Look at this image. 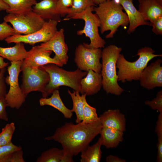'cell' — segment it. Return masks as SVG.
<instances>
[{
    "label": "cell",
    "instance_id": "12",
    "mask_svg": "<svg viewBox=\"0 0 162 162\" xmlns=\"http://www.w3.org/2000/svg\"><path fill=\"white\" fill-rule=\"evenodd\" d=\"M38 46L42 49L53 52L55 54L53 58L63 65L67 64L68 58V49L65 41L63 28L58 30L50 40L41 43Z\"/></svg>",
    "mask_w": 162,
    "mask_h": 162
},
{
    "label": "cell",
    "instance_id": "23",
    "mask_svg": "<svg viewBox=\"0 0 162 162\" xmlns=\"http://www.w3.org/2000/svg\"><path fill=\"white\" fill-rule=\"evenodd\" d=\"M37 162H72L73 157L65 154L62 149L56 148L49 149L42 152Z\"/></svg>",
    "mask_w": 162,
    "mask_h": 162
},
{
    "label": "cell",
    "instance_id": "29",
    "mask_svg": "<svg viewBox=\"0 0 162 162\" xmlns=\"http://www.w3.org/2000/svg\"><path fill=\"white\" fill-rule=\"evenodd\" d=\"M21 149V146H17L12 142L6 145L0 146V162H10L13 153Z\"/></svg>",
    "mask_w": 162,
    "mask_h": 162
},
{
    "label": "cell",
    "instance_id": "30",
    "mask_svg": "<svg viewBox=\"0 0 162 162\" xmlns=\"http://www.w3.org/2000/svg\"><path fill=\"white\" fill-rule=\"evenodd\" d=\"M14 122L6 124L0 132V146L11 142L13 134L15 130Z\"/></svg>",
    "mask_w": 162,
    "mask_h": 162
},
{
    "label": "cell",
    "instance_id": "37",
    "mask_svg": "<svg viewBox=\"0 0 162 162\" xmlns=\"http://www.w3.org/2000/svg\"><path fill=\"white\" fill-rule=\"evenodd\" d=\"M8 105L5 98H0V119L4 121L8 120V115L6 110Z\"/></svg>",
    "mask_w": 162,
    "mask_h": 162
},
{
    "label": "cell",
    "instance_id": "15",
    "mask_svg": "<svg viewBox=\"0 0 162 162\" xmlns=\"http://www.w3.org/2000/svg\"><path fill=\"white\" fill-rule=\"evenodd\" d=\"M125 10L129 20V25L127 33L130 34L136 28L141 25H149L150 22L146 21L133 4V0H115Z\"/></svg>",
    "mask_w": 162,
    "mask_h": 162
},
{
    "label": "cell",
    "instance_id": "21",
    "mask_svg": "<svg viewBox=\"0 0 162 162\" xmlns=\"http://www.w3.org/2000/svg\"><path fill=\"white\" fill-rule=\"evenodd\" d=\"M49 98H41L39 100L41 106L47 105L51 106L61 112L64 117L70 118L73 116V112L65 105L60 97L58 89L55 90L52 93Z\"/></svg>",
    "mask_w": 162,
    "mask_h": 162
},
{
    "label": "cell",
    "instance_id": "5",
    "mask_svg": "<svg viewBox=\"0 0 162 162\" xmlns=\"http://www.w3.org/2000/svg\"><path fill=\"white\" fill-rule=\"evenodd\" d=\"M42 67L48 73L50 77L42 98H47L54 90L61 86H68L74 91L80 92L81 80L86 76L87 72L82 71L78 68L75 71H68L53 64Z\"/></svg>",
    "mask_w": 162,
    "mask_h": 162
},
{
    "label": "cell",
    "instance_id": "11",
    "mask_svg": "<svg viewBox=\"0 0 162 162\" xmlns=\"http://www.w3.org/2000/svg\"><path fill=\"white\" fill-rule=\"evenodd\" d=\"M58 22L54 20L46 21L39 30L27 34H16L10 36L4 40L8 43L22 42L33 45L39 42H46L50 40L58 31Z\"/></svg>",
    "mask_w": 162,
    "mask_h": 162
},
{
    "label": "cell",
    "instance_id": "24",
    "mask_svg": "<svg viewBox=\"0 0 162 162\" xmlns=\"http://www.w3.org/2000/svg\"><path fill=\"white\" fill-rule=\"evenodd\" d=\"M101 146V141L100 137L96 143L92 146L89 145L81 152L80 162H100L102 154Z\"/></svg>",
    "mask_w": 162,
    "mask_h": 162
},
{
    "label": "cell",
    "instance_id": "17",
    "mask_svg": "<svg viewBox=\"0 0 162 162\" xmlns=\"http://www.w3.org/2000/svg\"><path fill=\"white\" fill-rule=\"evenodd\" d=\"M102 77L101 73H96L92 70H88L85 77L80 82V93L90 96L98 93L102 86Z\"/></svg>",
    "mask_w": 162,
    "mask_h": 162
},
{
    "label": "cell",
    "instance_id": "2",
    "mask_svg": "<svg viewBox=\"0 0 162 162\" xmlns=\"http://www.w3.org/2000/svg\"><path fill=\"white\" fill-rule=\"evenodd\" d=\"M94 8L93 11L98 16L100 22L101 34L110 31L106 38H111L120 26L125 27L129 24L127 14L123 11L122 7L115 0H109Z\"/></svg>",
    "mask_w": 162,
    "mask_h": 162
},
{
    "label": "cell",
    "instance_id": "8",
    "mask_svg": "<svg viewBox=\"0 0 162 162\" xmlns=\"http://www.w3.org/2000/svg\"><path fill=\"white\" fill-rule=\"evenodd\" d=\"M22 62H11V65L8 67L9 75L5 78V82L9 85L10 88L5 98L8 106L11 108L19 109L25 102L26 97L23 93L18 81Z\"/></svg>",
    "mask_w": 162,
    "mask_h": 162
},
{
    "label": "cell",
    "instance_id": "32",
    "mask_svg": "<svg viewBox=\"0 0 162 162\" xmlns=\"http://www.w3.org/2000/svg\"><path fill=\"white\" fill-rule=\"evenodd\" d=\"M145 104L153 110H157L159 113H162V91L158 92L156 97L151 100H146Z\"/></svg>",
    "mask_w": 162,
    "mask_h": 162
},
{
    "label": "cell",
    "instance_id": "19",
    "mask_svg": "<svg viewBox=\"0 0 162 162\" xmlns=\"http://www.w3.org/2000/svg\"><path fill=\"white\" fill-rule=\"evenodd\" d=\"M138 10L146 21L153 22L162 16V6L155 0H138Z\"/></svg>",
    "mask_w": 162,
    "mask_h": 162
},
{
    "label": "cell",
    "instance_id": "36",
    "mask_svg": "<svg viewBox=\"0 0 162 162\" xmlns=\"http://www.w3.org/2000/svg\"><path fill=\"white\" fill-rule=\"evenodd\" d=\"M152 27V31L157 35L162 34V16H160L153 22L150 23Z\"/></svg>",
    "mask_w": 162,
    "mask_h": 162
},
{
    "label": "cell",
    "instance_id": "27",
    "mask_svg": "<svg viewBox=\"0 0 162 162\" xmlns=\"http://www.w3.org/2000/svg\"><path fill=\"white\" fill-rule=\"evenodd\" d=\"M95 5L91 0H74L73 5L70 8V13L64 20H70L75 14L82 12L89 7H94Z\"/></svg>",
    "mask_w": 162,
    "mask_h": 162
},
{
    "label": "cell",
    "instance_id": "41",
    "mask_svg": "<svg viewBox=\"0 0 162 162\" xmlns=\"http://www.w3.org/2000/svg\"><path fill=\"white\" fill-rule=\"evenodd\" d=\"M8 63L5 62L4 58L0 56V69L5 68L8 65Z\"/></svg>",
    "mask_w": 162,
    "mask_h": 162
},
{
    "label": "cell",
    "instance_id": "38",
    "mask_svg": "<svg viewBox=\"0 0 162 162\" xmlns=\"http://www.w3.org/2000/svg\"><path fill=\"white\" fill-rule=\"evenodd\" d=\"M23 152L22 149L17 150L13 153L10 162H24L23 157Z\"/></svg>",
    "mask_w": 162,
    "mask_h": 162
},
{
    "label": "cell",
    "instance_id": "9",
    "mask_svg": "<svg viewBox=\"0 0 162 162\" xmlns=\"http://www.w3.org/2000/svg\"><path fill=\"white\" fill-rule=\"evenodd\" d=\"M4 21L10 23L18 34H27L40 29L46 22L32 10L18 14H8Z\"/></svg>",
    "mask_w": 162,
    "mask_h": 162
},
{
    "label": "cell",
    "instance_id": "40",
    "mask_svg": "<svg viewBox=\"0 0 162 162\" xmlns=\"http://www.w3.org/2000/svg\"><path fill=\"white\" fill-rule=\"evenodd\" d=\"M9 7L3 0H0V11L7 10Z\"/></svg>",
    "mask_w": 162,
    "mask_h": 162
},
{
    "label": "cell",
    "instance_id": "31",
    "mask_svg": "<svg viewBox=\"0 0 162 162\" xmlns=\"http://www.w3.org/2000/svg\"><path fill=\"white\" fill-rule=\"evenodd\" d=\"M74 0H58L56 10L61 16L64 17L70 12V8L73 5Z\"/></svg>",
    "mask_w": 162,
    "mask_h": 162
},
{
    "label": "cell",
    "instance_id": "16",
    "mask_svg": "<svg viewBox=\"0 0 162 162\" xmlns=\"http://www.w3.org/2000/svg\"><path fill=\"white\" fill-rule=\"evenodd\" d=\"M99 117L102 127H108L123 132L126 130L125 116L119 110H109Z\"/></svg>",
    "mask_w": 162,
    "mask_h": 162
},
{
    "label": "cell",
    "instance_id": "4",
    "mask_svg": "<svg viewBox=\"0 0 162 162\" xmlns=\"http://www.w3.org/2000/svg\"><path fill=\"white\" fill-rule=\"evenodd\" d=\"M152 48L144 47L139 50L136 56L138 58L134 62L127 61L122 54H120L117 59L116 66L118 81L124 82L126 81L139 80L144 69L148 62L154 58L162 57V54H155Z\"/></svg>",
    "mask_w": 162,
    "mask_h": 162
},
{
    "label": "cell",
    "instance_id": "42",
    "mask_svg": "<svg viewBox=\"0 0 162 162\" xmlns=\"http://www.w3.org/2000/svg\"><path fill=\"white\" fill-rule=\"evenodd\" d=\"M95 5H99L109 0H91Z\"/></svg>",
    "mask_w": 162,
    "mask_h": 162
},
{
    "label": "cell",
    "instance_id": "34",
    "mask_svg": "<svg viewBox=\"0 0 162 162\" xmlns=\"http://www.w3.org/2000/svg\"><path fill=\"white\" fill-rule=\"evenodd\" d=\"M155 132L158 137V151L160 152L162 151V113H159L158 115L156 122Z\"/></svg>",
    "mask_w": 162,
    "mask_h": 162
},
{
    "label": "cell",
    "instance_id": "20",
    "mask_svg": "<svg viewBox=\"0 0 162 162\" xmlns=\"http://www.w3.org/2000/svg\"><path fill=\"white\" fill-rule=\"evenodd\" d=\"M99 134L102 146L107 148L116 147L124 139V132L108 127H102Z\"/></svg>",
    "mask_w": 162,
    "mask_h": 162
},
{
    "label": "cell",
    "instance_id": "43",
    "mask_svg": "<svg viewBox=\"0 0 162 162\" xmlns=\"http://www.w3.org/2000/svg\"><path fill=\"white\" fill-rule=\"evenodd\" d=\"M160 4L162 6V0H155Z\"/></svg>",
    "mask_w": 162,
    "mask_h": 162
},
{
    "label": "cell",
    "instance_id": "14",
    "mask_svg": "<svg viewBox=\"0 0 162 162\" xmlns=\"http://www.w3.org/2000/svg\"><path fill=\"white\" fill-rule=\"evenodd\" d=\"M52 52L42 49L38 46H34L28 51V54L23 60L22 64L36 68L50 64L62 67L63 65L62 63L50 57Z\"/></svg>",
    "mask_w": 162,
    "mask_h": 162
},
{
    "label": "cell",
    "instance_id": "18",
    "mask_svg": "<svg viewBox=\"0 0 162 162\" xmlns=\"http://www.w3.org/2000/svg\"><path fill=\"white\" fill-rule=\"evenodd\" d=\"M58 0H42L32 7V11L41 18L59 22L60 16L57 13L56 6Z\"/></svg>",
    "mask_w": 162,
    "mask_h": 162
},
{
    "label": "cell",
    "instance_id": "28",
    "mask_svg": "<svg viewBox=\"0 0 162 162\" xmlns=\"http://www.w3.org/2000/svg\"><path fill=\"white\" fill-rule=\"evenodd\" d=\"M100 120L96 109L89 105L86 100L84 102L83 119L81 122L85 124H91Z\"/></svg>",
    "mask_w": 162,
    "mask_h": 162
},
{
    "label": "cell",
    "instance_id": "25",
    "mask_svg": "<svg viewBox=\"0 0 162 162\" xmlns=\"http://www.w3.org/2000/svg\"><path fill=\"white\" fill-rule=\"evenodd\" d=\"M9 8L6 11L8 14H18L32 10L36 0H3Z\"/></svg>",
    "mask_w": 162,
    "mask_h": 162
},
{
    "label": "cell",
    "instance_id": "3",
    "mask_svg": "<svg viewBox=\"0 0 162 162\" xmlns=\"http://www.w3.org/2000/svg\"><path fill=\"white\" fill-rule=\"evenodd\" d=\"M122 49L111 44L102 51V87L107 94L120 95L124 90L118 83L116 64Z\"/></svg>",
    "mask_w": 162,
    "mask_h": 162
},
{
    "label": "cell",
    "instance_id": "13",
    "mask_svg": "<svg viewBox=\"0 0 162 162\" xmlns=\"http://www.w3.org/2000/svg\"><path fill=\"white\" fill-rule=\"evenodd\" d=\"M162 63L158 59L146 67L139 80L142 87L148 90L162 87Z\"/></svg>",
    "mask_w": 162,
    "mask_h": 162
},
{
    "label": "cell",
    "instance_id": "7",
    "mask_svg": "<svg viewBox=\"0 0 162 162\" xmlns=\"http://www.w3.org/2000/svg\"><path fill=\"white\" fill-rule=\"evenodd\" d=\"M22 84L21 86L23 93L26 96L33 91H39L42 95L48 83L50 77L42 66L38 68L28 67L22 64Z\"/></svg>",
    "mask_w": 162,
    "mask_h": 162
},
{
    "label": "cell",
    "instance_id": "1",
    "mask_svg": "<svg viewBox=\"0 0 162 162\" xmlns=\"http://www.w3.org/2000/svg\"><path fill=\"white\" fill-rule=\"evenodd\" d=\"M102 128L100 120L91 124L66 122L58 128L52 135L44 140L58 142L65 154L73 157L86 148L100 134Z\"/></svg>",
    "mask_w": 162,
    "mask_h": 162
},
{
    "label": "cell",
    "instance_id": "10",
    "mask_svg": "<svg viewBox=\"0 0 162 162\" xmlns=\"http://www.w3.org/2000/svg\"><path fill=\"white\" fill-rule=\"evenodd\" d=\"M102 50L100 48H89L84 43L76 47L74 62L78 69L87 72L90 70L100 73L102 64L100 62Z\"/></svg>",
    "mask_w": 162,
    "mask_h": 162
},
{
    "label": "cell",
    "instance_id": "6",
    "mask_svg": "<svg viewBox=\"0 0 162 162\" xmlns=\"http://www.w3.org/2000/svg\"><path fill=\"white\" fill-rule=\"evenodd\" d=\"M93 8L94 7H89L82 12L75 14L71 19L84 20L83 28L77 31V34L79 35L84 34L89 38L90 44L83 43L84 45L89 48L101 49L104 47L106 43L99 34L98 28L100 27V22L97 15L92 13Z\"/></svg>",
    "mask_w": 162,
    "mask_h": 162
},
{
    "label": "cell",
    "instance_id": "33",
    "mask_svg": "<svg viewBox=\"0 0 162 162\" xmlns=\"http://www.w3.org/2000/svg\"><path fill=\"white\" fill-rule=\"evenodd\" d=\"M18 34L13 27L7 23L4 22L0 23V41L4 40L8 37Z\"/></svg>",
    "mask_w": 162,
    "mask_h": 162
},
{
    "label": "cell",
    "instance_id": "35",
    "mask_svg": "<svg viewBox=\"0 0 162 162\" xmlns=\"http://www.w3.org/2000/svg\"><path fill=\"white\" fill-rule=\"evenodd\" d=\"M6 71L5 68L0 69V98H5L7 94L4 76Z\"/></svg>",
    "mask_w": 162,
    "mask_h": 162
},
{
    "label": "cell",
    "instance_id": "26",
    "mask_svg": "<svg viewBox=\"0 0 162 162\" xmlns=\"http://www.w3.org/2000/svg\"><path fill=\"white\" fill-rule=\"evenodd\" d=\"M68 92L72 100L73 105L71 110L76 114V123H80L83 119V107L87 95L84 94L80 95L79 92L74 91L72 92L69 90H68Z\"/></svg>",
    "mask_w": 162,
    "mask_h": 162
},
{
    "label": "cell",
    "instance_id": "22",
    "mask_svg": "<svg viewBox=\"0 0 162 162\" xmlns=\"http://www.w3.org/2000/svg\"><path fill=\"white\" fill-rule=\"evenodd\" d=\"M28 53V51L26 50L22 42L16 43V44L12 47H0V56L11 62L23 61Z\"/></svg>",
    "mask_w": 162,
    "mask_h": 162
},
{
    "label": "cell",
    "instance_id": "39",
    "mask_svg": "<svg viewBox=\"0 0 162 162\" xmlns=\"http://www.w3.org/2000/svg\"><path fill=\"white\" fill-rule=\"evenodd\" d=\"M106 161L107 162H125V160L120 158L116 156L110 155L106 158Z\"/></svg>",
    "mask_w": 162,
    "mask_h": 162
}]
</instances>
